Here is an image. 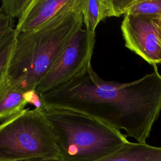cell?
Masks as SVG:
<instances>
[{
  "mask_svg": "<svg viewBox=\"0 0 161 161\" xmlns=\"http://www.w3.org/2000/svg\"><path fill=\"white\" fill-rule=\"evenodd\" d=\"M40 96L43 108L82 113L146 143L161 111V75L156 67L131 82L106 80L90 63L67 84Z\"/></svg>",
  "mask_w": 161,
  "mask_h": 161,
  "instance_id": "6da1fadb",
  "label": "cell"
},
{
  "mask_svg": "<svg viewBox=\"0 0 161 161\" xmlns=\"http://www.w3.org/2000/svg\"><path fill=\"white\" fill-rule=\"evenodd\" d=\"M84 26L80 0L70 2L33 31L16 33L6 75L24 92L36 91L46 72L74 35Z\"/></svg>",
  "mask_w": 161,
  "mask_h": 161,
  "instance_id": "7a4b0ae2",
  "label": "cell"
},
{
  "mask_svg": "<svg viewBox=\"0 0 161 161\" xmlns=\"http://www.w3.org/2000/svg\"><path fill=\"white\" fill-rule=\"evenodd\" d=\"M43 111L55 135L59 161H96L128 142L121 131L82 113L51 107Z\"/></svg>",
  "mask_w": 161,
  "mask_h": 161,
  "instance_id": "3957f363",
  "label": "cell"
},
{
  "mask_svg": "<svg viewBox=\"0 0 161 161\" xmlns=\"http://www.w3.org/2000/svg\"><path fill=\"white\" fill-rule=\"evenodd\" d=\"M58 160L52 127L43 110L25 109L0 122V161Z\"/></svg>",
  "mask_w": 161,
  "mask_h": 161,
  "instance_id": "277c9868",
  "label": "cell"
},
{
  "mask_svg": "<svg viewBox=\"0 0 161 161\" xmlns=\"http://www.w3.org/2000/svg\"><path fill=\"white\" fill-rule=\"evenodd\" d=\"M93 53L84 28L71 38L58 57L46 72L36 91L43 94L67 84L75 77L89 64Z\"/></svg>",
  "mask_w": 161,
  "mask_h": 161,
  "instance_id": "5b68a950",
  "label": "cell"
},
{
  "mask_svg": "<svg viewBox=\"0 0 161 161\" xmlns=\"http://www.w3.org/2000/svg\"><path fill=\"white\" fill-rule=\"evenodd\" d=\"M153 18L125 14L121 29L125 47L156 67L157 64L161 63V45Z\"/></svg>",
  "mask_w": 161,
  "mask_h": 161,
  "instance_id": "8992f818",
  "label": "cell"
},
{
  "mask_svg": "<svg viewBox=\"0 0 161 161\" xmlns=\"http://www.w3.org/2000/svg\"><path fill=\"white\" fill-rule=\"evenodd\" d=\"M71 0H31L15 27L16 33L41 27L64 9Z\"/></svg>",
  "mask_w": 161,
  "mask_h": 161,
  "instance_id": "52a82bcc",
  "label": "cell"
},
{
  "mask_svg": "<svg viewBox=\"0 0 161 161\" xmlns=\"http://www.w3.org/2000/svg\"><path fill=\"white\" fill-rule=\"evenodd\" d=\"M96 161H161V147L128 141L115 152Z\"/></svg>",
  "mask_w": 161,
  "mask_h": 161,
  "instance_id": "ba28073f",
  "label": "cell"
},
{
  "mask_svg": "<svg viewBox=\"0 0 161 161\" xmlns=\"http://www.w3.org/2000/svg\"><path fill=\"white\" fill-rule=\"evenodd\" d=\"M27 104L25 92L11 82L6 71L0 81V122L23 111Z\"/></svg>",
  "mask_w": 161,
  "mask_h": 161,
  "instance_id": "9c48e42d",
  "label": "cell"
},
{
  "mask_svg": "<svg viewBox=\"0 0 161 161\" xmlns=\"http://www.w3.org/2000/svg\"><path fill=\"white\" fill-rule=\"evenodd\" d=\"M84 29L90 46L94 48L96 28L99 23L109 16L107 0H80Z\"/></svg>",
  "mask_w": 161,
  "mask_h": 161,
  "instance_id": "30bf717a",
  "label": "cell"
},
{
  "mask_svg": "<svg viewBox=\"0 0 161 161\" xmlns=\"http://www.w3.org/2000/svg\"><path fill=\"white\" fill-rule=\"evenodd\" d=\"M16 38L15 29L11 28L0 37V81L6 73Z\"/></svg>",
  "mask_w": 161,
  "mask_h": 161,
  "instance_id": "8fae6325",
  "label": "cell"
},
{
  "mask_svg": "<svg viewBox=\"0 0 161 161\" xmlns=\"http://www.w3.org/2000/svg\"><path fill=\"white\" fill-rule=\"evenodd\" d=\"M126 14L161 17V0H135Z\"/></svg>",
  "mask_w": 161,
  "mask_h": 161,
  "instance_id": "7c38bea8",
  "label": "cell"
},
{
  "mask_svg": "<svg viewBox=\"0 0 161 161\" xmlns=\"http://www.w3.org/2000/svg\"><path fill=\"white\" fill-rule=\"evenodd\" d=\"M31 0H3L0 10L9 18H19Z\"/></svg>",
  "mask_w": 161,
  "mask_h": 161,
  "instance_id": "4fadbf2b",
  "label": "cell"
},
{
  "mask_svg": "<svg viewBox=\"0 0 161 161\" xmlns=\"http://www.w3.org/2000/svg\"><path fill=\"white\" fill-rule=\"evenodd\" d=\"M135 0H108L109 16L125 14Z\"/></svg>",
  "mask_w": 161,
  "mask_h": 161,
  "instance_id": "5bb4252c",
  "label": "cell"
},
{
  "mask_svg": "<svg viewBox=\"0 0 161 161\" xmlns=\"http://www.w3.org/2000/svg\"><path fill=\"white\" fill-rule=\"evenodd\" d=\"M25 97L28 104H31L35 108L43 110V106L40 94L36 91L25 92Z\"/></svg>",
  "mask_w": 161,
  "mask_h": 161,
  "instance_id": "9a60e30c",
  "label": "cell"
},
{
  "mask_svg": "<svg viewBox=\"0 0 161 161\" xmlns=\"http://www.w3.org/2000/svg\"><path fill=\"white\" fill-rule=\"evenodd\" d=\"M12 19L0 10V37L9 29L13 28Z\"/></svg>",
  "mask_w": 161,
  "mask_h": 161,
  "instance_id": "2e32d148",
  "label": "cell"
},
{
  "mask_svg": "<svg viewBox=\"0 0 161 161\" xmlns=\"http://www.w3.org/2000/svg\"><path fill=\"white\" fill-rule=\"evenodd\" d=\"M153 22L156 27L157 31V37L158 39V42L161 45V17L153 18Z\"/></svg>",
  "mask_w": 161,
  "mask_h": 161,
  "instance_id": "e0dca14e",
  "label": "cell"
},
{
  "mask_svg": "<svg viewBox=\"0 0 161 161\" xmlns=\"http://www.w3.org/2000/svg\"><path fill=\"white\" fill-rule=\"evenodd\" d=\"M24 161H59L58 160H53V159H42V158H37V159H31L28 160Z\"/></svg>",
  "mask_w": 161,
  "mask_h": 161,
  "instance_id": "ac0fdd59",
  "label": "cell"
}]
</instances>
